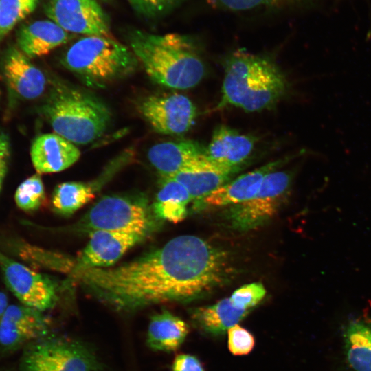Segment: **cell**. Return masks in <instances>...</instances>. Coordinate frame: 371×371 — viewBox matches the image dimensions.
I'll list each match as a JSON object with an SVG mask.
<instances>
[{
  "label": "cell",
  "instance_id": "1",
  "mask_svg": "<svg viewBox=\"0 0 371 371\" xmlns=\"http://www.w3.org/2000/svg\"><path fill=\"white\" fill-rule=\"evenodd\" d=\"M230 273L225 251L200 237L182 235L115 267H73L69 278L113 308L131 311L191 301L224 283Z\"/></svg>",
  "mask_w": 371,
  "mask_h": 371
},
{
  "label": "cell",
  "instance_id": "16",
  "mask_svg": "<svg viewBox=\"0 0 371 371\" xmlns=\"http://www.w3.org/2000/svg\"><path fill=\"white\" fill-rule=\"evenodd\" d=\"M31 159L38 173L58 172L78 161L79 149L71 142L56 133L37 137L31 147Z\"/></svg>",
  "mask_w": 371,
  "mask_h": 371
},
{
  "label": "cell",
  "instance_id": "33",
  "mask_svg": "<svg viewBox=\"0 0 371 371\" xmlns=\"http://www.w3.org/2000/svg\"><path fill=\"white\" fill-rule=\"evenodd\" d=\"M9 153L8 141L4 135H0V190L7 170Z\"/></svg>",
  "mask_w": 371,
  "mask_h": 371
},
{
  "label": "cell",
  "instance_id": "13",
  "mask_svg": "<svg viewBox=\"0 0 371 371\" xmlns=\"http://www.w3.org/2000/svg\"><path fill=\"white\" fill-rule=\"evenodd\" d=\"M148 158L161 177H170L183 170L218 166L207 159L205 148L192 140L155 144L148 150Z\"/></svg>",
  "mask_w": 371,
  "mask_h": 371
},
{
  "label": "cell",
  "instance_id": "22",
  "mask_svg": "<svg viewBox=\"0 0 371 371\" xmlns=\"http://www.w3.org/2000/svg\"><path fill=\"white\" fill-rule=\"evenodd\" d=\"M191 201L190 193L181 183L172 177H161L152 210L161 221L177 223L186 217L187 207Z\"/></svg>",
  "mask_w": 371,
  "mask_h": 371
},
{
  "label": "cell",
  "instance_id": "15",
  "mask_svg": "<svg viewBox=\"0 0 371 371\" xmlns=\"http://www.w3.org/2000/svg\"><path fill=\"white\" fill-rule=\"evenodd\" d=\"M255 139L225 125L218 126L205 148V156L212 164L226 169L240 170L251 153Z\"/></svg>",
  "mask_w": 371,
  "mask_h": 371
},
{
  "label": "cell",
  "instance_id": "5",
  "mask_svg": "<svg viewBox=\"0 0 371 371\" xmlns=\"http://www.w3.org/2000/svg\"><path fill=\"white\" fill-rule=\"evenodd\" d=\"M137 59L131 49L110 36H88L74 43L62 64L86 84L102 87L132 73Z\"/></svg>",
  "mask_w": 371,
  "mask_h": 371
},
{
  "label": "cell",
  "instance_id": "10",
  "mask_svg": "<svg viewBox=\"0 0 371 371\" xmlns=\"http://www.w3.org/2000/svg\"><path fill=\"white\" fill-rule=\"evenodd\" d=\"M0 268L8 289L23 305L43 311L55 304L56 286L47 277L1 252Z\"/></svg>",
  "mask_w": 371,
  "mask_h": 371
},
{
  "label": "cell",
  "instance_id": "18",
  "mask_svg": "<svg viewBox=\"0 0 371 371\" xmlns=\"http://www.w3.org/2000/svg\"><path fill=\"white\" fill-rule=\"evenodd\" d=\"M4 75L10 87L21 97L32 100L44 91L43 73L20 49H11L4 62Z\"/></svg>",
  "mask_w": 371,
  "mask_h": 371
},
{
  "label": "cell",
  "instance_id": "29",
  "mask_svg": "<svg viewBox=\"0 0 371 371\" xmlns=\"http://www.w3.org/2000/svg\"><path fill=\"white\" fill-rule=\"evenodd\" d=\"M266 294V290L262 284L254 282L245 284L231 295L230 298L238 306L250 311L261 300Z\"/></svg>",
  "mask_w": 371,
  "mask_h": 371
},
{
  "label": "cell",
  "instance_id": "11",
  "mask_svg": "<svg viewBox=\"0 0 371 371\" xmlns=\"http://www.w3.org/2000/svg\"><path fill=\"white\" fill-rule=\"evenodd\" d=\"M45 13L67 32L109 36V19L96 0H50Z\"/></svg>",
  "mask_w": 371,
  "mask_h": 371
},
{
  "label": "cell",
  "instance_id": "25",
  "mask_svg": "<svg viewBox=\"0 0 371 371\" xmlns=\"http://www.w3.org/2000/svg\"><path fill=\"white\" fill-rule=\"evenodd\" d=\"M92 184L69 181L58 185L52 195L54 210L63 216H69L81 208L95 196Z\"/></svg>",
  "mask_w": 371,
  "mask_h": 371
},
{
  "label": "cell",
  "instance_id": "32",
  "mask_svg": "<svg viewBox=\"0 0 371 371\" xmlns=\"http://www.w3.org/2000/svg\"><path fill=\"white\" fill-rule=\"evenodd\" d=\"M172 371H205L195 356L189 354L177 355L172 362Z\"/></svg>",
  "mask_w": 371,
  "mask_h": 371
},
{
  "label": "cell",
  "instance_id": "19",
  "mask_svg": "<svg viewBox=\"0 0 371 371\" xmlns=\"http://www.w3.org/2000/svg\"><path fill=\"white\" fill-rule=\"evenodd\" d=\"M69 34L51 20L34 21L21 28L17 36L19 49L28 58L47 54L67 43Z\"/></svg>",
  "mask_w": 371,
  "mask_h": 371
},
{
  "label": "cell",
  "instance_id": "12",
  "mask_svg": "<svg viewBox=\"0 0 371 371\" xmlns=\"http://www.w3.org/2000/svg\"><path fill=\"white\" fill-rule=\"evenodd\" d=\"M146 237L135 233L100 229L91 231L87 245L75 261L71 262L80 267H110Z\"/></svg>",
  "mask_w": 371,
  "mask_h": 371
},
{
  "label": "cell",
  "instance_id": "28",
  "mask_svg": "<svg viewBox=\"0 0 371 371\" xmlns=\"http://www.w3.org/2000/svg\"><path fill=\"white\" fill-rule=\"evenodd\" d=\"M291 0H208L213 8L241 12L283 5Z\"/></svg>",
  "mask_w": 371,
  "mask_h": 371
},
{
  "label": "cell",
  "instance_id": "7",
  "mask_svg": "<svg viewBox=\"0 0 371 371\" xmlns=\"http://www.w3.org/2000/svg\"><path fill=\"white\" fill-rule=\"evenodd\" d=\"M23 371H104L91 346L65 337L43 338L27 350Z\"/></svg>",
  "mask_w": 371,
  "mask_h": 371
},
{
  "label": "cell",
  "instance_id": "30",
  "mask_svg": "<svg viewBox=\"0 0 371 371\" xmlns=\"http://www.w3.org/2000/svg\"><path fill=\"white\" fill-rule=\"evenodd\" d=\"M228 348L234 355L249 354L254 347L255 339L253 335L238 324L229 328Z\"/></svg>",
  "mask_w": 371,
  "mask_h": 371
},
{
  "label": "cell",
  "instance_id": "31",
  "mask_svg": "<svg viewBox=\"0 0 371 371\" xmlns=\"http://www.w3.org/2000/svg\"><path fill=\"white\" fill-rule=\"evenodd\" d=\"M138 13L148 17H154L165 13L179 0H127Z\"/></svg>",
  "mask_w": 371,
  "mask_h": 371
},
{
  "label": "cell",
  "instance_id": "3",
  "mask_svg": "<svg viewBox=\"0 0 371 371\" xmlns=\"http://www.w3.org/2000/svg\"><path fill=\"white\" fill-rule=\"evenodd\" d=\"M286 90V79L267 58L238 49L226 62L218 108L227 106L247 112L272 107Z\"/></svg>",
  "mask_w": 371,
  "mask_h": 371
},
{
  "label": "cell",
  "instance_id": "20",
  "mask_svg": "<svg viewBox=\"0 0 371 371\" xmlns=\"http://www.w3.org/2000/svg\"><path fill=\"white\" fill-rule=\"evenodd\" d=\"M249 313L235 304L230 297L191 312V319L196 328L212 336H219L236 325Z\"/></svg>",
  "mask_w": 371,
  "mask_h": 371
},
{
  "label": "cell",
  "instance_id": "4",
  "mask_svg": "<svg viewBox=\"0 0 371 371\" xmlns=\"http://www.w3.org/2000/svg\"><path fill=\"white\" fill-rule=\"evenodd\" d=\"M43 110L55 133L76 144H87L101 137L111 119L103 102L62 83L54 87Z\"/></svg>",
  "mask_w": 371,
  "mask_h": 371
},
{
  "label": "cell",
  "instance_id": "14",
  "mask_svg": "<svg viewBox=\"0 0 371 371\" xmlns=\"http://www.w3.org/2000/svg\"><path fill=\"white\" fill-rule=\"evenodd\" d=\"M47 329L41 311L25 305H10L0 318V344L13 348L45 337Z\"/></svg>",
  "mask_w": 371,
  "mask_h": 371
},
{
  "label": "cell",
  "instance_id": "17",
  "mask_svg": "<svg viewBox=\"0 0 371 371\" xmlns=\"http://www.w3.org/2000/svg\"><path fill=\"white\" fill-rule=\"evenodd\" d=\"M284 161H271L243 174L220 186L201 201L210 207L232 206L247 201L258 192L265 176L275 170Z\"/></svg>",
  "mask_w": 371,
  "mask_h": 371
},
{
  "label": "cell",
  "instance_id": "27",
  "mask_svg": "<svg viewBox=\"0 0 371 371\" xmlns=\"http://www.w3.org/2000/svg\"><path fill=\"white\" fill-rule=\"evenodd\" d=\"M14 199L23 210L38 209L45 200L44 186L40 175H34L23 181L16 190Z\"/></svg>",
  "mask_w": 371,
  "mask_h": 371
},
{
  "label": "cell",
  "instance_id": "23",
  "mask_svg": "<svg viewBox=\"0 0 371 371\" xmlns=\"http://www.w3.org/2000/svg\"><path fill=\"white\" fill-rule=\"evenodd\" d=\"M346 361L354 371H371V319L350 321L344 330Z\"/></svg>",
  "mask_w": 371,
  "mask_h": 371
},
{
  "label": "cell",
  "instance_id": "34",
  "mask_svg": "<svg viewBox=\"0 0 371 371\" xmlns=\"http://www.w3.org/2000/svg\"><path fill=\"white\" fill-rule=\"evenodd\" d=\"M8 306V305L6 295L4 293L0 292V318L4 313Z\"/></svg>",
  "mask_w": 371,
  "mask_h": 371
},
{
  "label": "cell",
  "instance_id": "2",
  "mask_svg": "<svg viewBox=\"0 0 371 371\" xmlns=\"http://www.w3.org/2000/svg\"><path fill=\"white\" fill-rule=\"evenodd\" d=\"M129 41L137 60L150 79L159 85L187 89L197 85L205 76L203 62L183 36L137 30L131 34Z\"/></svg>",
  "mask_w": 371,
  "mask_h": 371
},
{
  "label": "cell",
  "instance_id": "24",
  "mask_svg": "<svg viewBox=\"0 0 371 371\" xmlns=\"http://www.w3.org/2000/svg\"><path fill=\"white\" fill-rule=\"evenodd\" d=\"M240 170L213 166L179 172L170 177L181 183L190 194L192 201H202L212 192L230 181Z\"/></svg>",
  "mask_w": 371,
  "mask_h": 371
},
{
  "label": "cell",
  "instance_id": "9",
  "mask_svg": "<svg viewBox=\"0 0 371 371\" xmlns=\"http://www.w3.org/2000/svg\"><path fill=\"white\" fill-rule=\"evenodd\" d=\"M139 111L156 132L180 135L194 124L196 109L192 102L180 93L151 95L142 100Z\"/></svg>",
  "mask_w": 371,
  "mask_h": 371
},
{
  "label": "cell",
  "instance_id": "6",
  "mask_svg": "<svg viewBox=\"0 0 371 371\" xmlns=\"http://www.w3.org/2000/svg\"><path fill=\"white\" fill-rule=\"evenodd\" d=\"M160 221L144 198L107 196L91 208L81 224L89 232L100 229L147 236Z\"/></svg>",
  "mask_w": 371,
  "mask_h": 371
},
{
  "label": "cell",
  "instance_id": "26",
  "mask_svg": "<svg viewBox=\"0 0 371 371\" xmlns=\"http://www.w3.org/2000/svg\"><path fill=\"white\" fill-rule=\"evenodd\" d=\"M38 0H0V40L36 8Z\"/></svg>",
  "mask_w": 371,
  "mask_h": 371
},
{
  "label": "cell",
  "instance_id": "8",
  "mask_svg": "<svg viewBox=\"0 0 371 371\" xmlns=\"http://www.w3.org/2000/svg\"><path fill=\"white\" fill-rule=\"evenodd\" d=\"M292 174L276 170L267 174L256 194L247 201L230 206L225 217L236 229L247 231L271 220L286 199Z\"/></svg>",
  "mask_w": 371,
  "mask_h": 371
},
{
  "label": "cell",
  "instance_id": "21",
  "mask_svg": "<svg viewBox=\"0 0 371 371\" xmlns=\"http://www.w3.org/2000/svg\"><path fill=\"white\" fill-rule=\"evenodd\" d=\"M189 333L187 323L168 311L153 315L149 322L146 343L155 351L172 352L178 349Z\"/></svg>",
  "mask_w": 371,
  "mask_h": 371
}]
</instances>
